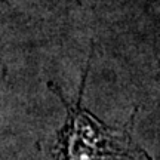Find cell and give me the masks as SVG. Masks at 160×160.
Returning <instances> with one entry per match:
<instances>
[{
    "instance_id": "cell-1",
    "label": "cell",
    "mask_w": 160,
    "mask_h": 160,
    "mask_svg": "<svg viewBox=\"0 0 160 160\" xmlns=\"http://www.w3.org/2000/svg\"><path fill=\"white\" fill-rule=\"evenodd\" d=\"M92 55L88 59L86 70L80 83L79 98L74 102L65 99L57 85L48 82V88L57 95L67 110L62 129L58 132L55 144L51 148L52 160H119L145 159L151 156L141 148L133 139V126L138 107H135L129 122L123 128H111L98 120L83 107V95Z\"/></svg>"
},
{
    "instance_id": "cell-2",
    "label": "cell",
    "mask_w": 160,
    "mask_h": 160,
    "mask_svg": "<svg viewBox=\"0 0 160 160\" xmlns=\"http://www.w3.org/2000/svg\"><path fill=\"white\" fill-rule=\"evenodd\" d=\"M5 76H6V67L3 64H0V82L5 79Z\"/></svg>"
}]
</instances>
